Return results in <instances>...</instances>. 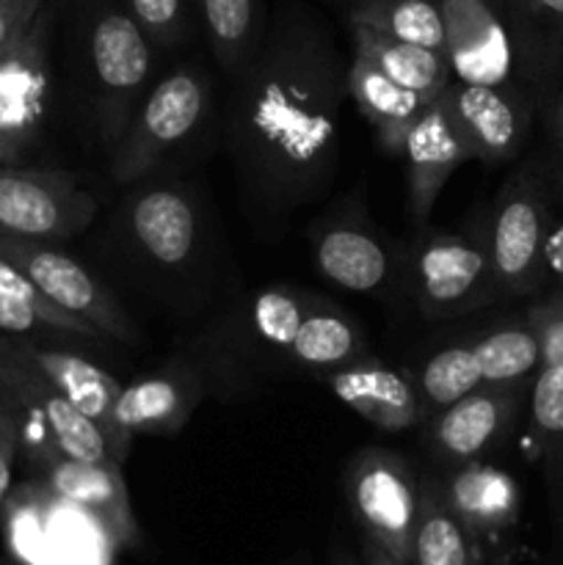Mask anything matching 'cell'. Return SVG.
I'll return each mask as SVG.
<instances>
[{"label": "cell", "mask_w": 563, "mask_h": 565, "mask_svg": "<svg viewBox=\"0 0 563 565\" xmlns=\"http://www.w3.org/2000/svg\"><path fill=\"white\" fill-rule=\"evenodd\" d=\"M348 64L309 14L279 20L235 72L226 138L259 207L285 215L323 196L337 171Z\"/></svg>", "instance_id": "1"}, {"label": "cell", "mask_w": 563, "mask_h": 565, "mask_svg": "<svg viewBox=\"0 0 563 565\" xmlns=\"http://www.w3.org/2000/svg\"><path fill=\"white\" fill-rule=\"evenodd\" d=\"M0 386L17 423L25 419L36 461L64 456L86 463H116L103 430L55 390L20 342H0Z\"/></svg>", "instance_id": "2"}, {"label": "cell", "mask_w": 563, "mask_h": 565, "mask_svg": "<svg viewBox=\"0 0 563 565\" xmlns=\"http://www.w3.org/2000/svg\"><path fill=\"white\" fill-rule=\"evenodd\" d=\"M210 105V83L196 66H180L144 97L130 127L110 154V174L132 185L152 174L199 127Z\"/></svg>", "instance_id": "3"}, {"label": "cell", "mask_w": 563, "mask_h": 565, "mask_svg": "<svg viewBox=\"0 0 563 565\" xmlns=\"http://www.w3.org/2000/svg\"><path fill=\"white\" fill-rule=\"evenodd\" d=\"M414 298L428 320H450L500 301L486 230L478 235L436 230L414 252Z\"/></svg>", "instance_id": "4"}, {"label": "cell", "mask_w": 563, "mask_h": 565, "mask_svg": "<svg viewBox=\"0 0 563 565\" xmlns=\"http://www.w3.org/2000/svg\"><path fill=\"white\" fill-rule=\"evenodd\" d=\"M88 64L97 94V125L103 147L114 154L136 114L138 94L152 72L147 33L127 11L103 6L88 25Z\"/></svg>", "instance_id": "5"}, {"label": "cell", "mask_w": 563, "mask_h": 565, "mask_svg": "<svg viewBox=\"0 0 563 565\" xmlns=\"http://www.w3.org/2000/svg\"><path fill=\"white\" fill-rule=\"evenodd\" d=\"M552 218L544 191L530 174H517L500 188L486 237L495 279L506 296H533L546 281V237Z\"/></svg>", "instance_id": "6"}, {"label": "cell", "mask_w": 563, "mask_h": 565, "mask_svg": "<svg viewBox=\"0 0 563 565\" xmlns=\"http://www.w3.org/2000/svg\"><path fill=\"white\" fill-rule=\"evenodd\" d=\"M97 215V202L70 174L28 166H0V235L64 243Z\"/></svg>", "instance_id": "7"}, {"label": "cell", "mask_w": 563, "mask_h": 565, "mask_svg": "<svg viewBox=\"0 0 563 565\" xmlns=\"http://www.w3.org/2000/svg\"><path fill=\"white\" fill-rule=\"evenodd\" d=\"M346 494L364 539L390 552L395 561L408 563L419 483L403 456L384 447L359 452L348 467Z\"/></svg>", "instance_id": "8"}, {"label": "cell", "mask_w": 563, "mask_h": 565, "mask_svg": "<svg viewBox=\"0 0 563 565\" xmlns=\"http://www.w3.org/2000/svg\"><path fill=\"white\" fill-rule=\"evenodd\" d=\"M0 257L20 268L61 309L83 318L105 337L121 342L132 340L130 318L108 287L94 279L77 259L55 248V243L0 235Z\"/></svg>", "instance_id": "9"}, {"label": "cell", "mask_w": 563, "mask_h": 565, "mask_svg": "<svg viewBox=\"0 0 563 565\" xmlns=\"http://www.w3.org/2000/svg\"><path fill=\"white\" fill-rule=\"evenodd\" d=\"M50 14L42 11L25 36L0 55V166L17 163L36 141L47 108Z\"/></svg>", "instance_id": "10"}, {"label": "cell", "mask_w": 563, "mask_h": 565, "mask_svg": "<svg viewBox=\"0 0 563 565\" xmlns=\"http://www.w3.org/2000/svg\"><path fill=\"white\" fill-rule=\"evenodd\" d=\"M524 401V384L486 386L480 384L461 401L447 406L428 423V445L447 467L480 461L502 445L511 434Z\"/></svg>", "instance_id": "11"}, {"label": "cell", "mask_w": 563, "mask_h": 565, "mask_svg": "<svg viewBox=\"0 0 563 565\" xmlns=\"http://www.w3.org/2000/svg\"><path fill=\"white\" fill-rule=\"evenodd\" d=\"M445 53L453 81L475 86H506L513 50L506 25L489 0H439Z\"/></svg>", "instance_id": "12"}, {"label": "cell", "mask_w": 563, "mask_h": 565, "mask_svg": "<svg viewBox=\"0 0 563 565\" xmlns=\"http://www.w3.org/2000/svg\"><path fill=\"white\" fill-rule=\"evenodd\" d=\"M401 158L406 163L408 218L414 224H425L453 171L464 160H472L445 97L425 105V110L403 141Z\"/></svg>", "instance_id": "13"}, {"label": "cell", "mask_w": 563, "mask_h": 565, "mask_svg": "<svg viewBox=\"0 0 563 565\" xmlns=\"http://www.w3.org/2000/svg\"><path fill=\"white\" fill-rule=\"evenodd\" d=\"M442 97L475 160L506 163L519 152L528 136V108L508 88L453 81Z\"/></svg>", "instance_id": "14"}, {"label": "cell", "mask_w": 563, "mask_h": 565, "mask_svg": "<svg viewBox=\"0 0 563 565\" xmlns=\"http://www.w3.org/2000/svg\"><path fill=\"white\" fill-rule=\"evenodd\" d=\"M326 381L351 412H357L359 417L386 434H397V430H408L425 423L412 375L390 367L370 353L346 367L326 373Z\"/></svg>", "instance_id": "15"}, {"label": "cell", "mask_w": 563, "mask_h": 565, "mask_svg": "<svg viewBox=\"0 0 563 565\" xmlns=\"http://www.w3.org/2000/svg\"><path fill=\"white\" fill-rule=\"evenodd\" d=\"M125 221L138 252L160 268L185 265L196 246V207L182 188L163 185L136 193L127 204Z\"/></svg>", "instance_id": "16"}, {"label": "cell", "mask_w": 563, "mask_h": 565, "mask_svg": "<svg viewBox=\"0 0 563 565\" xmlns=\"http://www.w3.org/2000/svg\"><path fill=\"white\" fill-rule=\"evenodd\" d=\"M204 386L191 370H163L121 386L114 419L125 439L138 434L174 436L199 408Z\"/></svg>", "instance_id": "17"}, {"label": "cell", "mask_w": 563, "mask_h": 565, "mask_svg": "<svg viewBox=\"0 0 563 565\" xmlns=\"http://www.w3.org/2000/svg\"><path fill=\"white\" fill-rule=\"evenodd\" d=\"M39 463H42L44 478L55 497L99 519L121 544H136L138 527L127 483L121 478V467L86 463L64 456H50Z\"/></svg>", "instance_id": "18"}, {"label": "cell", "mask_w": 563, "mask_h": 565, "mask_svg": "<svg viewBox=\"0 0 563 565\" xmlns=\"http://www.w3.org/2000/svg\"><path fill=\"white\" fill-rule=\"evenodd\" d=\"M20 348L25 351V356L53 381L55 390H59L77 412L86 414V417L103 430L116 463L121 467L127 458V450H130V439H125V436L119 434L114 419V408L121 392L119 381H116L108 370L88 362V359L75 356V353L53 351V348L39 345H22V342Z\"/></svg>", "instance_id": "19"}, {"label": "cell", "mask_w": 563, "mask_h": 565, "mask_svg": "<svg viewBox=\"0 0 563 565\" xmlns=\"http://www.w3.org/2000/svg\"><path fill=\"white\" fill-rule=\"evenodd\" d=\"M442 494L478 544L500 535L519 516L517 483L511 475L491 463L469 461L453 467L447 483H442Z\"/></svg>", "instance_id": "20"}, {"label": "cell", "mask_w": 563, "mask_h": 565, "mask_svg": "<svg viewBox=\"0 0 563 565\" xmlns=\"http://www.w3.org/2000/svg\"><path fill=\"white\" fill-rule=\"evenodd\" d=\"M320 274L351 292H379L390 285L392 254L384 243L353 221H331L312 232Z\"/></svg>", "instance_id": "21"}, {"label": "cell", "mask_w": 563, "mask_h": 565, "mask_svg": "<svg viewBox=\"0 0 563 565\" xmlns=\"http://www.w3.org/2000/svg\"><path fill=\"white\" fill-rule=\"evenodd\" d=\"M348 94L357 103L362 119L375 130L384 152L401 158L403 141H406L412 125L425 110L428 99L397 86L379 66H373L357 53L348 64Z\"/></svg>", "instance_id": "22"}, {"label": "cell", "mask_w": 563, "mask_h": 565, "mask_svg": "<svg viewBox=\"0 0 563 565\" xmlns=\"http://www.w3.org/2000/svg\"><path fill=\"white\" fill-rule=\"evenodd\" d=\"M353 33V53L368 58L370 64L379 66L390 81L408 92L419 94L423 99L434 103L447 86L453 83L450 64H447L442 50L419 47V44L401 42V39L384 36L379 31H370L364 25H351Z\"/></svg>", "instance_id": "23"}, {"label": "cell", "mask_w": 563, "mask_h": 565, "mask_svg": "<svg viewBox=\"0 0 563 565\" xmlns=\"http://www.w3.org/2000/svg\"><path fill=\"white\" fill-rule=\"evenodd\" d=\"M408 565H480V544L467 533L442 494V483H419Z\"/></svg>", "instance_id": "24"}, {"label": "cell", "mask_w": 563, "mask_h": 565, "mask_svg": "<svg viewBox=\"0 0 563 565\" xmlns=\"http://www.w3.org/2000/svg\"><path fill=\"white\" fill-rule=\"evenodd\" d=\"M285 353L301 367L326 373L368 356L359 326L326 303H315L309 309L293 340L287 342Z\"/></svg>", "instance_id": "25"}, {"label": "cell", "mask_w": 563, "mask_h": 565, "mask_svg": "<svg viewBox=\"0 0 563 565\" xmlns=\"http://www.w3.org/2000/svg\"><path fill=\"white\" fill-rule=\"evenodd\" d=\"M348 22L419 47H445L439 0H359Z\"/></svg>", "instance_id": "26"}, {"label": "cell", "mask_w": 563, "mask_h": 565, "mask_svg": "<svg viewBox=\"0 0 563 565\" xmlns=\"http://www.w3.org/2000/svg\"><path fill=\"white\" fill-rule=\"evenodd\" d=\"M472 351L478 359L480 381L486 386L528 384L541 367V345L528 320L480 337L478 342H472Z\"/></svg>", "instance_id": "27"}, {"label": "cell", "mask_w": 563, "mask_h": 565, "mask_svg": "<svg viewBox=\"0 0 563 565\" xmlns=\"http://www.w3.org/2000/svg\"><path fill=\"white\" fill-rule=\"evenodd\" d=\"M412 379L417 386L425 419L436 417L484 384L472 345H450L445 351H436L434 356L425 359V364Z\"/></svg>", "instance_id": "28"}, {"label": "cell", "mask_w": 563, "mask_h": 565, "mask_svg": "<svg viewBox=\"0 0 563 565\" xmlns=\"http://www.w3.org/2000/svg\"><path fill=\"white\" fill-rule=\"evenodd\" d=\"M210 47L226 72L235 75L257 50V0H199Z\"/></svg>", "instance_id": "29"}, {"label": "cell", "mask_w": 563, "mask_h": 565, "mask_svg": "<svg viewBox=\"0 0 563 565\" xmlns=\"http://www.w3.org/2000/svg\"><path fill=\"white\" fill-rule=\"evenodd\" d=\"M530 436L552 489L563 494V370L541 364L530 386Z\"/></svg>", "instance_id": "30"}, {"label": "cell", "mask_w": 563, "mask_h": 565, "mask_svg": "<svg viewBox=\"0 0 563 565\" xmlns=\"http://www.w3.org/2000/svg\"><path fill=\"white\" fill-rule=\"evenodd\" d=\"M315 303H318L315 298L293 290L263 292L252 307L254 331L259 334V340L270 342V345L285 351L287 342L293 340V334H296L301 320L307 318Z\"/></svg>", "instance_id": "31"}, {"label": "cell", "mask_w": 563, "mask_h": 565, "mask_svg": "<svg viewBox=\"0 0 563 565\" xmlns=\"http://www.w3.org/2000/svg\"><path fill=\"white\" fill-rule=\"evenodd\" d=\"M0 292L36 309V312L47 320L50 329L72 331V334H83V337H105L103 331L94 329L92 323H86L83 318H77V315L66 312V309H61L59 303L50 301V298L44 296V292L39 290V287L33 285L20 268H14V265L3 257H0Z\"/></svg>", "instance_id": "32"}, {"label": "cell", "mask_w": 563, "mask_h": 565, "mask_svg": "<svg viewBox=\"0 0 563 565\" xmlns=\"http://www.w3.org/2000/svg\"><path fill=\"white\" fill-rule=\"evenodd\" d=\"M127 14L160 47L180 44L188 31V0H127Z\"/></svg>", "instance_id": "33"}, {"label": "cell", "mask_w": 563, "mask_h": 565, "mask_svg": "<svg viewBox=\"0 0 563 565\" xmlns=\"http://www.w3.org/2000/svg\"><path fill=\"white\" fill-rule=\"evenodd\" d=\"M528 326L541 345V364L563 370V296H550L546 301L528 309Z\"/></svg>", "instance_id": "34"}, {"label": "cell", "mask_w": 563, "mask_h": 565, "mask_svg": "<svg viewBox=\"0 0 563 565\" xmlns=\"http://www.w3.org/2000/svg\"><path fill=\"white\" fill-rule=\"evenodd\" d=\"M44 11V0H0V55L20 42Z\"/></svg>", "instance_id": "35"}, {"label": "cell", "mask_w": 563, "mask_h": 565, "mask_svg": "<svg viewBox=\"0 0 563 565\" xmlns=\"http://www.w3.org/2000/svg\"><path fill=\"white\" fill-rule=\"evenodd\" d=\"M36 329H50L47 320H44L36 309L28 307V303L0 292V331H9V334H28V331Z\"/></svg>", "instance_id": "36"}, {"label": "cell", "mask_w": 563, "mask_h": 565, "mask_svg": "<svg viewBox=\"0 0 563 565\" xmlns=\"http://www.w3.org/2000/svg\"><path fill=\"white\" fill-rule=\"evenodd\" d=\"M17 447H20V425H17L14 417L0 414V505H3L11 489Z\"/></svg>", "instance_id": "37"}, {"label": "cell", "mask_w": 563, "mask_h": 565, "mask_svg": "<svg viewBox=\"0 0 563 565\" xmlns=\"http://www.w3.org/2000/svg\"><path fill=\"white\" fill-rule=\"evenodd\" d=\"M546 279L555 281V292L563 296V218L552 221L550 237H546Z\"/></svg>", "instance_id": "38"}, {"label": "cell", "mask_w": 563, "mask_h": 565, "mask_svg": "<svg viewBox=\"0 0 563 565\" xmlns=\"http://www.w3.org/2000/svg\"><path fill=\"white\" fill-rule=\"evenodd\" d=\"M524 6H528L530 11H535V14L563 25V0H524Z\"/></svg>", "instance_id": "39"}, {"label": "cell", "mask_w": 563, "mask_h": 565, "mask_svg": "<svg viewBox=\"0 0 563 565\" xmlns=\"http://www.w3.org/2000/svg\"><path fill=\"white\" fill-rule=\"evenodd\" d=\"M362 563L364 565H408V563L395 561L390 552H384L379 544H373V541L368 539L362 541Z\"/></svg>", "instance_id": "40"}, {"label": "cell", "mask_w": 563, "mask_h": 565, "mask_svg": "<svg viewBox=\"0 0 563 565\" xmlns=\"http://www.w3.org/2000/svg\"><path fill=\"white\" fill-rule=\"evenodd\" d=\"M552 136H555L557 158H561V163H563V94H561V99H557L555 119H552Z\"/></svg>", "instance_id": "41"}, {"label": "cell", "mask_w": 563, "mask_h": 565, "mask_svg": "<svg viewBox=\"0 0 563 565\" xmlns=\"http://www.w3.org/2000/svg\"><path fill=\"white\" fill-rule=\"evenodd\" d=\"M331 565H364V563L362 557H353L351 552L334 550V555H331Z\"/></svg>", "instance_id": "42"}, {"label": "cell", "mask_w": 563, "mask_h": 565, "mask_svg": "<svg viewBox=\"0 0 563 565\" xmlns=\"http://www.w3.org/2000/svg\"><path fill=\"white\" fill-rule=\"evenodd\" d=\"M0 414H6V417H14V412H11V406H9V397H6L3 386H0Z\"/></svg>", "instance_id": "43"}, {"label": "cell", "mask_w": 563, "mask_h": 565, "mask_svg": "<svg viewBox=\"0 0 563 565\" xmlns=\"http://www.w3.org/2000/svg\"><path fill=\"white\" fill-rule=\"evenodd\" d=\"M287 565H312V563H309V557H307V555H298L296 561H290Z\"/></svg>", "instance_id": "44"}, {"label": "cell", "mask_w": 563, "mask_h": 565, "mask_svg": "<svg viewBox=\"0 0 563 565\" xmlns=\"http://www.w3.org/2000/svg\"><path fill=\"white\" fill-rule=\"evenodd\" d=\"M561 191H563V174H561Z\"/></svg>", "instance_id": "45"}, {"label": "cell", "mask_w": 563, "mask_h": 565, "mask_svg": "<svg viewBox=\"0 0 563 565\" xmlns=\"http://www.w3.org/2000/svg\"><path fill=\"white\" fill-rule=\"evenodd\" d=\"M500 565H511V563H500Z\"/></svg>", "instance_id": "46"}, {"label": "cell", "mask_w": 563, "mask_h": 565, "mask_svg": "<svg viewBox=\"0 0 563 565\" xmlns=\"http://www.w3.org/2000/svg\"><path fill=\"white\" fill-rule=\"evenodd\" d=\"M6 565H17V563H6Z\"/></svg>", "instance_id": "47"}]
</instances>
